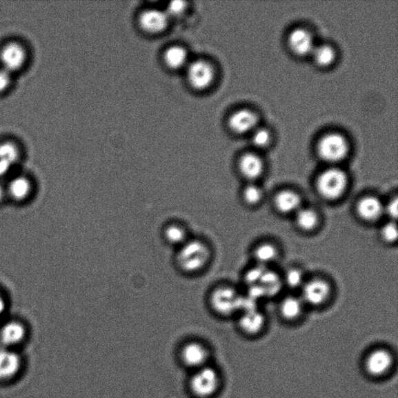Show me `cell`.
<instances>
[{"label":"cell","mask_w":398,"mask_h":398,"mask_svg":"<svg viewBox=\"0 0 398 398\" xmlns=\"http://www.w3.org/2000/svg\"><path fill=\"white\" fill-rule=\"evenodd\" d=\"M211 258L209 245L199 239H189L177 250L176 263L182 272L195 275L203 272Z\"/></svg>","instance_id":"1"},{"label":"cell","mask_w":398,"mask_h":398,"mask_svg":"<svg viewBox=\"0 0 398 398\" xmlns=\"http://www.w3.org/2000/svg\"><path fill=\"white\" fill-rule=\"evenodd\" d=\"M4 185L8 203L17 206L32 203L38 189L34 177L24 171H14L6 179Z\"/></svg>","instance_id":"2"},{"label":"cell","mask_w":398,"mask_h":398,"mask_svg":"<svg viewBox=\"0 0 398 398\" xmlns=\"http://www.w3.org/2000/svg\"><path fill=\"white\" fill-rule=\"evenodd\" d=\"M30 51L23 41L10 39L0 45V67L15 77L29 66Z\"/></svg>","instance_id":"3"},{"label":"cell","mask_w":398,"mask_h":398,"mask_svg":"<svg viewBox=\"0 0 398 398\" xmlns=\"http://www.w3.org/2000/svg\"><path fill=\"white\" fill-rule=\"evenodd\" d=\"M348 177L339 168H330L318 176L316 188L324 199L336 201L344 195L348 188Z\"/></svg>","instance_id":"4"},{"label":"cell","mask_w":398,"mask_h":398,"mask_svg":"<svg viewBox=\"0 0 398 398\" xmlns=\"http://www.w3.org/2000/svg\"><path fill=\"white\" fill-rule=\"evenodd\" d=\"M221 386L218 371L210 364L193 371L189 381V388L197 398H211Z\"/></svg>","instance_id":"5"},{"label":"cell","mask_w":398,"mask_h":398,"mask_svg":"<svg viewBox=\"0 0 398 398\" xmlns=\"http://www.w3.org/2000/svg\"><path fill=\"white\" fill-rule=\"evenodd\" d=\"M242 295L228 286H221L213 290L210 297V305L217 315L228 317L240 313Z\"/></svg>","instance_id":"6"},{"label":"cell","mask_w":398,"mask_h":398,"mask_svg":"<svg viewBox=\"0 0 398 398\" xmlns=\"http://www.w3.org/2000/svg\"><path fill=\"white\" fill-rule=\"evenodd\" d=\"M317 151L324 162L337 163L347 157L348 144L346 138L341 135L330 133L321 139Z\"/></svg>","instance_id":"7"},{"label":"cell","mask_w":398,"mask_h":398,"mask_svg":"<svg viewBox=\"0 0 398 398\" xmlns=\"http://www.w3.org/2000/svg\"><path fill=\"white\" fill-rule=\"evenodd\" d=\"M210 359V348L199 341H188L180 350L181 364L192 372L209 365Z\"/></svg>","instance_id":"8"},{"label":"cell","mask_w":398,"mask_h":398,"mask_svg":"<svg viewBox=\"0 0 398 398\" xmlns=\"http://www.w3.org/2000/svg\"><path fill=\"white\" fill-rule=\"evenodd\" d=\"M301 292L299 297L305 305L320 307L328 301L332 287L326 280L316 278L306 281Z\"/></svg>","instance_id":"9"},{"label":"cell","mask_w":398,"mask_h":398,"mask_svg":"<svg viewBox=\"0 0 398 398\" xmlns=\"http://www.w3.org/2000/svg\"><path fill=\"white\" fill-rule=\"evenodd\" d=\"M28 333L26 324L19 318H5L0 323V341L3 347L14 348L27 339Z\"/></svg>","instance_id":"10"},{"label":"cell","mask_w":398,"mask_h":398,"mask_svg":"<svg viewBox=\"0 0 398 398\" xmlns=\"http://www.w3.org/2000/svg\"><path fill=\"white\" fill-rule=\"evenodd\" d=\"M188 79L195 89L205 90L210 87L215 77V71L205 60H196L188 67Z\"/></svg>","instance_id":"11"},{"label":"cell","mask_w":398,"mask_h":398,"mask_svg":"<svg viewBox=\"0 0 398 398\" xmlns=\"http://www.w3.org/2000/svg\"><path fill=\"white\" fill-rule=\"evenodd\" d=\"M356 211L358 217L365 222H376L384 214V203L376 195H366L357 203Z\"/></svg>","instance_id":"12"},{"label":"cell","mask_w":398,"mask_h":398,"mask_svg":"<svg viewBox=\"0 0 398 398\" xmlns=\"http://www.w3.org/2000/svg\"><path fill=\"white\" fill-rule=\"evenodd\" d=\"M21 365V357L14 348H0V381L14 378L20 372Z\"/></svg>","instance_id":"13"},{"label":"cell","mask_w":398,"mask_h":398,"mask_svg":"<svg viewBox=\"0 0 398 398\" xmlns=\"http://www.w3.org/2000/svg\"><path fill=\"white\" fill-rule=\"evenodd\" d=\"M139 26L146 32L159 33L168 27L169 16L166 11L148 9L143 12L139 18Z\"/></svg>","instance_id":"14"},{"label":"cell","mask_w":398,"mask_h":398,"mask_svg":"<svg viewBox=\"0 0 398 398\" xmlns=\"http://www.w3.org/2000/svg\"><path fill=\"white\" fill-rule=\"evenodd\" d=\"M23 151L21 145L13 139H0V164L13 170L23 159Z\"/></svg>","instance_id":"15"},{"label":"cell","mask_w":398,"mask_h":398,"mask_svg":"<svg viewBox=\"0 0 398 398\" xmlns=\"http://www.w3.org/2000/svg\"><path fill=\"white\" fill-rule=\"evenodd\" d=\"M393 364V357L386 350H377L369 354L366 360V369L370 375L375 377L388 373Z\"/></svg>","instance_id":"16"},{"label":"cell","mask_w":398,"mask_h":398,"mask_svg":"<svg viewBox=\"0 0 398 398\" xmlns=\"http://www.w3.org/2000/svg\"><path fill=\"white\" fill-rule=\"evenodd\" d=\"M274 206L283 214H295L304 206L301 195L293 190H281L275 196Z\"/></svg>","instance_id":"17"},{"label":"cell","mask_w":398,"mask_h":398,"mask_svg":"<svg viewBox=\"0 0 398 398\" xmlns=\"http://www.w3.org/2000/svg\"><path fill=\"white\" fill-rule=\"evenodd\" d=\"M288 42L291 50L297 56H307L313 52L315 48L313 36L308 30L303 28L293 30Z\"/></svg>","instance_id":"18"},{"label":"cell","mask_w":398,"mask_h":398,"mask_svg":"<svg viewBox=\"0 0 398 398\" xmlns=\"http://www.w3.org/2000/svg\"><path fill=\"white\" fill-rule=\"evenodd\" d=\"M258 121V116L255 113L248 109H242L230 116L229 126L232 132L244 134L253 130Z\"/></svg>","instance_id":"19"},{"label":"cell","mask_w":398,"mask_h":398,"mask_svg":"<svg viewBox=\"0 0 398 398\" xmlns=\"http://www.w3.org/2000/svg\"><path fill=\"white\" fill-rule=\"evenodd\" d=\"M265 324L266 317L259 308L243 311L239 318V326L249 335L259 333Z\"/></svg>","instance_id":"20"},{"label":"cell","mask_w":398,"mask_h":398,"mask_svg":"<svg viewBox=\"0 0 398 398\" xmlns=\"http://www.w3.org/2000/svg\"><path fill=\"white\" fill-rule=\"evenodd\" d=\"M238 167L242 176L250 182L259 179L264 172V163L255 154H247L241 157Z\"/></svg>","instance_id":"21"},{"label":"cell","mask_w":398,"mask_h":398,"mask_svg":"<svg viewBox=\"0 0 398 398\" xmlns=\"http://www.w3.org/2000/svg\"><path fill=\"white\" fill-rule=\"evenodd\" d=\"M294 217L297 228L305 232L314 231L320 223L319 213L314 208L308 206H303Z\"/></svg>","instance_id":"22"},{"label":"cell","mask_w":398,"mask_h":398,"mask_svg":"<svg viewBox=\"0 0 398 398\" xmlns=\"http://www.w3.org/2000/svg\"><path fill=\"white\" fill-rule=\"evenodd\" d=\"M305 304L301 297L287 296L281 299L279 311L285 319L294 321L298 319L303 314Z\"/></svg>","instance_id":"23"},{"label":"cell","mask_w":398,"mask_h":398,"mask_svg":"<svg viewBox=\"0 0 398 398\" xmlns=\"http://www.w3.org/2000/svg\"><path fill=\"white\" fill-rule=\"evenodd\" d=\"M279 249L272 243H261L254 250L253 257L257 266L268 268L279 258Z\"/></svg>","instance_id":"24"},{"label":"cell","mask_w":398,"mask_h":398,"mask_svg":"<svg viewBox=\"0 0 398 398\" xmlns=\"http://www.w3.org/2000/svg\"><path fill=\"white\" fill-rule=\"evenodd\" d=\"M163 237L168 243L177 248L189 240L186 229L177 223L167 226L163 230Z\"/></svg>","instance_id":"25"},{"label":"cell","mask_w":398,"mask_h":398,"mask_svg":"<svg viewBox=\"0 0 398 398\" xmlns=\"http://www.w3.org/2000/svg\"><path fill=\"white\" fill-rule=\"evenodd\" d=\"M188 56L186 48L175 46L167 49L164 54L165 63L173 69L181 68L188 63Z\"/></svg>","instance_id":"26"},{"label":"cell","mask_w":398,"mask_h":398,"mask_svg":"<svg viewBox=\"0 0 398 398\" xmlns=\"http://www.w3.org/2000/svg\"><path fill=\"white\" fill-rule=\"evenodd\" d=\"M283 283L291 290H301L307 281L304 272L299 268H292L286 272Z\"/></svg>","instance_id":"27"},{"label":"cell","mask_w":398,"mask_h":398,"mask_svg":"<svg viewBox=\"0 0 398 398\" xmlns=\"http://www.w3.org/2000/svg\"><path fill=\"white\" fill-rule=\"evenodd\" d=\"M264 197V191L255 182H250L242 192V198L245 203L255 206L259 205Z\"/></svg>","instance_id":"28"},{"label":"cell","mask_w":398,"mask_h":398,"mask_svg":"<svg viewBox=\"0 0 398 398\" xmlns=\"http://www.w3.org/2000/svg\"><path fill=\"white\" fill-rule=\"evenodd\" d=\"M311 54H313L317 64L322 67L332 65L336 57L334 48L328 45L315 46L313 52Z\"/></svg>","instance_id":"29"},{"label":"cell","mask_w":398,"mask_h":398,"mask_svg":"<svg viewBox=\"0 0 398 398\" xmlns=\"http://www.w3.org/2000/svg\"><path fill=\"white\" fill-rule=\"evenodd\" d=\"M382 240L387 243H394L397 241L398 230L396 221L389 220L386 223L379 231Z\"/></svg>","instance_id":"30"},{"label":"cell","mask_w":398,"mask_h":398,"mask_svg":"<svg viewBox=\"0 0 398 398\" xmlns=\"http://www.w3.org/2000/svg\"><path fill=\"white\" fill-rule=\"evenodd\" d=\"M15 76L0 67V96L10 93L15 84Z\"/></svg>","instance_id":"31"},{"label":"cell","mask_w":398,"mask_h":398,"mask_svg":"<svg viewBox=\"0 0 398 398\" xmlns=\"http://www.w3.org/2000/svg\"><path fill=\"white\" fill-rule=\"evenodd\" d=\"M270 132L265 128L256 130L253 134L252 142L255 146L259 147V148H264L270 143Z\"/></svg>","instance_id":"32"},{"label":"cell","mask_w":398,"mask_h":398,"mask_svg":"<svg viewBox=\"0 0 398 398\" xmlns=\"http://www.w3.org/2000/svg\"><path fill=\"white\" fill-rule=\"evenodd\" d=\"M398 213V199L394 196L387 203H384V214L388 217L391 221H396Z\"/></svg>","instance_id":"33"},{"label":"cell","mask_w":398,"mask_h":398,"mask_svg":"<svg viewBox=\"0 0 398 398\" xmlns=\"http://www.w3.org/2000/svg\"><path fill=\"white\" fill-rule=\"evenodd\" d=\"M10 306V302L8 293L0 287V323L8 317Z\"/></svg>","instance_id":"34"},{"label":"cell","mask_w":398,"mask_h":398,"mask_svg":"<svg viewBox=\"0 0 398 398\" xmlns=\"http://www.w3.org/2000/svg\"><path fill=\"white\" fill-rule=\"evenodd\" d=\"M187 8V3L183 1H173L168 5L166 13L169 16H179L185 12Z\"/></svg>","instance_id":"35"},{"label":"cell","mask_w":398,"mask_h":398,"mask_svg":"<svg viewBox=\"0 0 398 398\" xmlns=\"http://www.w3.org/2000/svg\"><path fill=\"white\" fill-rule=\"evenodd\" d=\"M8 203L7 192L4 185V181H0V206Z\"/></svg>","instance_id":"36"}]
</instances>
